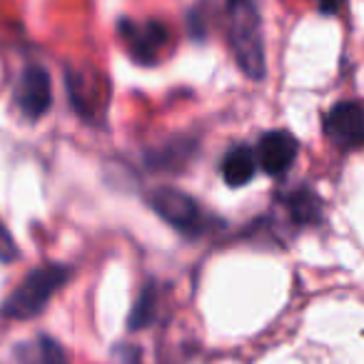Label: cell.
<instances>
[{"mask_svg": "<svg viewBox=\"0 0 364 364\" xmlns=\"http://www.w3.org/2000/svg\"><path fill=\"white\" fill-rule=\"evenodd\" d=\"M347 6V0H317V11L324 18H334L342 13V8Z\"/></svg>", "mask_w": 364, "mask_h": 364, "instance_id": "obj_15", "label": "cell"}, {"mask_svg": "<svg viewBox=\"0 0 364 364\" xmlns=\"http://www.w3.org/2000/svg\"><path fill=\"white\" fill-rule=\"evenodd\" d=\"M13 102L28 122H38L53 107V77L46 65L28 63L13 87Z\"/></svg>", "mask_w": 364, "mask_h": 364, "instance_id": "obj_5", "label": "cell"}, {"mask_svg": "<svg viewBox=\"0 0 364 364\" xmlns=\"http://www.w3.org/2000/svg\"><path fill=\"white\" fill-rule=\"evenodd\" d=\"M218 170L228 188L240 190L245 185H250L255 180V175H257V157H255L252 145H247V142L230 145L225 150V155L220 157Z\"/></svg>", "mask_w": 364, "mask_h": 364, "instance_id": "obj_11", "label": "cell"}, {"mask_svg": "<svg viewBox=\"0 0 364 364\" xmlns=\"http://www.w3.org/2000/svg\"><path fill=\"white\" fill-rule=\"evenodd\" d=\"M198 8L203 11L205 21L210 11L223 16L225 41L237 68L250 80H264L267 58H264L262 11L257 0H200Z\"/></svg>", "mask_w": 364, "mask_h": 364, "instance_id": "obj_1", "label": "cell"}, {"mask_svg": "<svg viewBox=\"0 0 364 364\" xmlns=\"http://www.w3.org/2000/svg\"><path fill=\"white\" fill-rule=\"evenodd\" d=\"M274 205L282 213L284 223L297 230L317 228L324 218V200L319 198L317 190L312 185H307V182H302L297 188L284 190V193H277Z\"/></svg>", "mask_w": 364, "mask_h": 364, "instance_id": "obj_10", "label": "cell"}, {"mask_svg": "<svg viewBox=\"0 0 364 364\" xmlns=\"http://www.w3.org/2000/svg\"><path fill=\"white\" fill-rule=\"evenodd\" d=\"M255 157H257V170H262L267 177H284L292 165L297 162L299 155V140L294 137V132L284 130H267L259 135Z\"/></svg>", "mask_w": 364, "mask_h": 364, "instance_id": "obj_8", "label": "cell"}, {"mask_svg": "<svg viewBox=\"0 0 364 364\" xmlns=\"http://www.w3.org/2000/svg\"><path fill=\"white\" fill-rule=\"evenodd\" d=\"M65 87L70 95V105L87 125L102 127V117L107 112V95L102 92V75L85 77V70L77 73L73 68L65 70Z\"/></svg>", "mask_w": 364, "mask_h": 364, "instance_id": "obj_9", "label": "cell"}, {"mask_svg": "<svg viewBox=\"0 0 364 364\" xmlns=\"http://www.w3.org/2000/svg\"><path fill=\"white\" fill-rule=\"evenodd\" d=\"M145 200L162 223H167L177 235L188 240H200L213 230L223 228V220L210 215L193 195L172 185H157L145 195Z\"/></svg>", "mask_w": 364, "mask_h": 364, "instance_id": "obj_3", "label": "cell"}, {"mask_svg": "<svg viewBox=\"0 0 364 364\" xmlns=\"http://www.w3.org/2000/svg\"><path fill=\"white\" fill-rule=\"evenodd\" d=\"M322 132L337 150L354 152L364 145V107L359 100H339L324 112Z\"/></svg>", "mask_w": 364, "mask_h": 364, "instance_id": "obj_6", "label": "cell"}, {"mask_svg": "<svg viewBox=\"0 0 364 364\" xmlns=\"http://www.w3.org/2000/svg\"><path fill=\"white\" fill-rule=\"evenodd\" d=\"M157 307H160V284H157L155 279H147V282L142 284L140 294H137L135 304H132L127 327H130L132 332L147 329L157 319Z\"/></svg>", "mask_w": 364, "mask_h": 364, "instance_id": "obj_13", "label": "cell"}, {"mask_svg": "<svg viewBox=\"0 0 364 364\" xmlns=\"http://www.w3.org/2000/svg\"><path fill=\"white\" fill-rule=\"evenodd\" d=\"M18 255H21V250H18L11 230L0 223V262H16Z\"/></svg>", "mask_w": 364, "mask_h": 364, "instance_id": "obj_14", "label": "cell"}, {"mask_svg": "<svg viewBox=\"0 0 364 364\" xmlns=\"http://www.w3.org/2000/svg\"><path fill=\"white\" fill-rule=\"evenodd\" d=\"M73 267L65 262H43L21 279L16 289L0 302V314L8 319H36L46 312L50 299L70 282Z\"/></svg>", "mask_w": 364, "mask_h": 364, "instance_id": "obj_2", "label": "cell"}, {"mask_svg": "<svg viewBox=\"0 0 364 364\" xmlns=\"http://www.w3.org/2000/svg\"><path fill=\"white\" fill-rule=\"evenodd\" d=\"M16 364H70L63 344L50 334H38L16 347Z\"/></svg>", "mask_w": 364, "mask_h": 364, "instance_id": "obj_12", "label": "cell"}, {"mask_svg": "<svg viewBox=\"0 0 364 364\" xmlns=\"http://www.w3.org/2000/svg\"><path fill=\"white\" fill-rule=\"evenodd\" d=\"M117 38L130 60L142 68H155L162 60V50L170 43V28L162 21H135V18H117Z\"/></svg>", "mask_w": 364, "mask_h": 364, "instance_id": "obj_4", "label": "cell"}, {"mask_svg": "<svg viewBox=\"0 0 364 364\" xmlns=\"http://www.w3.org/2000/svg\"><path fill=\"white\" fill-rule=\"evenodd\" d=\"M200 155V137L172 135L142 152V165L155 175H177L185 172Z\"/></svg>", "mask_w": 364, "mask_h": 364, "instance_id": "obj_7", "label": "cell"}]
</instances>
